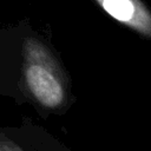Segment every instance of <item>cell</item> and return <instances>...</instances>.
<instances>
[{
    "label": "cell",
    "instance_id": "3",
    "mask_svg": "<svg viewBox=\"0 0 151 151\" xmlns=\"http://www.w3.org/2000/svg\"><path fill=\"white\" fill-rule=\"evenodd\" d=\"M0 151H72L60 142H58L55 138L50 136L48 133H45L40 140L32 147V150H28L22 144L15 142L12 138L1 136L0 137Z\"/></svg>",
    "mask_w": 151,
    "mask_h": 151
},
{
    "label": "cell",
    "instance_id": "1",
    "mask_svg": "<svg viewBox=\"0 0 151 151\" xmlns=\"http://www.w3.org/2000/svg\"><path fill=\"white\" fill-rule=\"evenodd\" d=\"M21 87L34 106L47 114H63L74 101L71 79L55 50L40 35L24 38Z\"/></svg>",
    "mask_w": 151,
    "mask_h": 151
},
{
    "label": "cell",
    "instance_id": "2",
    "mask_svg": "<svg viewBox=\"0 0 151 151\" xmlns=\"http://www.w3.org/2000/svg\"><path fill=\"white\" fill-rule=\"evenodd\" d=\"M106 14L151 41V8L143 0H93Z\"/></svg>",
    "mask_w": 151,
    "mask_h": 151
}]
</instances>
